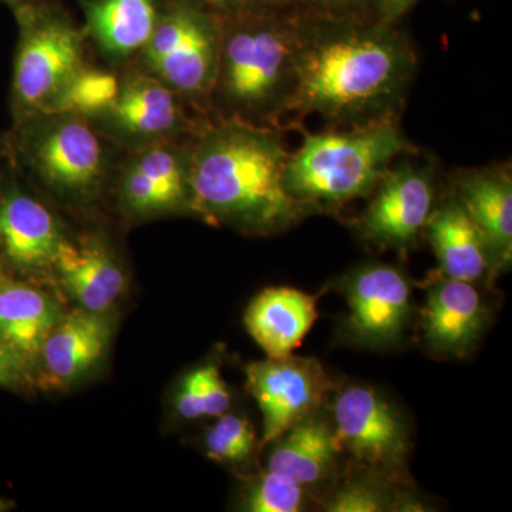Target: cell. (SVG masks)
Returning a JSON list of instances; mask_svg holds the SVG:
<instances>
[{
    "label": "cell",
    "mask_w": 512,
    "mask_h": 512,
    "mask_svg": "<svg viewBox=\"0 0 512 512\" xmlns=\"http://www.w3.org/2000/svg\"><path fill=\"white\" fill-rule=\"evenodd\" d=\"M296 84L288 116L318 114L330 127L399 119L417 55L393 25L296 22Z\"/></svg>",
    "instance_id": "1"
},
{
    "label": "cell",
    "mask_w": 512,
    "mask_h": 512,
    "mask_svg": "<svg viewBox=\"0 0 512 512\" xmlns=\"http://www.w3.org/2000/svg\"><path fill=\"white\" fill-rule=\"evenodd\" d=\"M190 144V212L244 234L271 235L318 214L285 188L278 130L210 116Z\"/></svg>",
    "instance_id": "2"
},
{
    "label": "cell",
    "mask_w": 512,
    "mask_h": 512,
    "mask_svg": "<svg viewBox=\"0 0 512 512\" xmlns=\"http://www.w3.org/2000/svg\"><path fill=\"white\" fill-rule=\"evenodd\" d=\"M222 18L211 116L278 130L295 92L296 22L271 18L262 9Z\"/></svg>",
    "instance_id": "3"
},
{
    "label": "cell",
    "mask_w": 512,
    "mask_h": 512,
    "mask_svg": "<svg viewBox=\"0 0 512 512\" xmlns=\"http://www.w3.org/2000/svg\"><path fill=\"white\" fill-rule=\"evenodd\" d=\"M412 153L399 119L306 134L289 153L285 188L316 212L335 210L369 195L394 161Z\"/></svg>",
    "instance_id": "4"
},
{
    "label": "cell",
    "mask_w": 512,
    "mask_h": 512,
    "mask_svg": "<svg viewBox=\"0 0 512 512\" xmlns=\"http://www.w3.org/2000/svg\"><path fill=\"white\" fill-rule=\"evenodd\" d=\"M5 136L9 157L23 177L70 204L94 200L119 164L113 144L92 121L72 111H42L13 121Z\"/></svg>",
    "instance_id": "5"
},
{
    "label": "cell",
    "mask_w": 512,
    "mask_h": 512,
    "mask_svg": "<svg viewBox=\"0 0 512 512\" xmlns=\"http://www.w3.org/2000/svg\"><path fill=\"white\" fill-rule=\"evenodd\" d=\"M15 10L18 45L10 83L12 121L53 111L86 66L83 29L62 10L35 0Z\"/></svg>",
    "instance_id": "6"
},
{
    "label": "cell",
    "mask_w": 512,
    "mask_h": 512,
    "mask_svg": "<svg viewBox=\"0 0 512 512\" xmlns=\"http://www.w3.org/2000/svg\"><path fill=\"white\" fill-rule=\"evenodd\" d=\"M224 18L195 0H171L161 8L153 35L133 64L211 116L220 63Z\"/></svg>",
    "instance_id": "7"
},
{
    "label": "cell",
    "mask_w": 512,
    "mask_h": 512,
    "mask_svg": "<svg viewBox=\"0 0 512 512\" xmlns=\"http://www.w3.org/2000/svg\"><path fill=\"white\" fill-rule=\"evenodd\" d=\"M198 113L180 94L131 63L123 67L110 106L89 120L127 153L161 141L187 140L210 117Z\"/></svg>",
    "instance_id": "8"
},
{
    "label": "cell",
    "mask_w": 512,
    "mask_h": 512,
    "mask_svg": "<svg viewBox=\"0 0 512 512\" xmlns=\"http://www.w3.org/2000/svg\"><path fill=\"white\" fill-rule=\"evenodd\" d=\"M66 238L55 214L23 183L6 147L0 161V274L26 278L53 271Z\"/></svg>",
    "instance_id": "9"
},
{
    "label": "cell",
    "mask_w": 512,
    "mask_h": 512,
    "mask_svg": "<svg viewBox=\"0 0 512 512\" xmlns=\"http://www.w3.org/2000/svg\"><path fill=\"white\" fill-rule=\"evenodd\" d=\"M414 154V153H412ZM410 154L392 165L357 221V234L380 249L406 251L419 242L436 198V168L431 161L410 160Z\"/></svg>",
    "instance_id": "10"
},
{
    "label": "cell",
    "mask_w": 512,
    "mask_h": 512,
    "mask_svg": "<svg viewBox=\"0 0 512 512\" xmlns=\"http://www.w3.org/2000/svg\"><path fill=\"white\" fill-rule=\"evenodd\" d=\"M333 429L340 450L367 470L392 478L406 463L410 439L403 416L372 387L352 384L338 394Z\"/></svg>",
    "instance_id": "11"
},
{
    "label": "cell",
    "mask_w": 512,
    "mask_h": 512,
    "mask_svg": "<svg viewBox=\"0 0 512 512\" xmlns=\"http://www.w3.org/2000/svg\"><path fill=\"white\" fill-rule=\"evenodd\" d=\"M249 393L262 413V446L319 412L330 390L325 369L313 357H266L245 367Z\"/></svg>",
    "instance_id": "12"
},
{
    "label": "cell",
    "mask_w": 512,
    "mask_h": 512,
    "mask_svg": "<svg viewBox=\"0 0 512 512\" xmlns=\"http://www.w3.org/2000/svg\"><path fill=\"white\" fill-rule=\"evenodd\" d=\"M190 138L127 151L114 174L127 214L150 218L190 212Z\"/></svg>",
    "instance_id": "13"
},
{
    "label": "cell",
    "mask_w": 512,
    "mask_h": 512,
    "mask_svg": "<svg viewBox=\"0 0 512 512\" xmlns=\"http://www.w3.org/2000/svg\"><path fill=\"white\" fill-rule=\"evenodd\" d=\"M346 299L348 329L356 342L386 346L400 338L410 315V284L396 266L357 269L346 284Z\"/></svg>",
    "instance_id": "14"
},
{
    "label": "cell",
    "mask_w": 512,
    "mask_h": 512,
    "mask_svg": "<svg viewBox=\"0 0 512 512\" xmlns=\"http://www.w3.org/2000/svg\"><path fill=\"white\" fill-rule=\"evenodd\" d=\"M111 322L106 313L80 308L60 316L40 349V382L63 389L79 380L109 348Z\"/></svg>",
    "instance_id": "15"
},
{
    "label": "cell",
    "mask_w": 512,
    "mask_h": 512,
    "mask_svg": "<svg viewBox=\"0 0 512 512\" xmlns=\"http://www.w3.org/2000/svg\"><path fill=\"white\" fill-rule=\"evenodd\" d=\"M84 15V36L111 69L134 63L160 18L157 0H76Z\"/></svg>",
    "instance_id": "16"
},
{
    "label": "cell",
    "mask_w": 512,
    "mask_h": 512,
    "mask_svg": "<svg viewBox=\"0 0 512 512\" xmlns=\"http://www.w3.org/2000/svg\"><path fill=\"white\" fill-rule=\"evenodd\" d=\"M53 272L80 308L106 313L126 288V275L106 241L94 235L70 241L57 254Z\"/></svg>",
    "instance_id": "17"
},
{
    "label": "cell",
    "mask_w": 512,
    "mask_h": 512,
    "mask_svg": "<svg viewBox=\"0 0 512 512\" xmlns=\"http://www.w3.org/2000/svg\"><path fill=\"white\" fill-rule=\"evenodd\" d=\"M487 322V308L476 284L439 279L427 296L423 330L427 343L440 353L463 356L473 348Z\"/></svg>",
    "instance_id": "18"
},
{
    "label": "cell",
    "mask_w": 512,
    "mask_h": 512,
    "mask_svg": "<svg viewBox=\"0 0 512 512\" xmlns=\"http://www.w3.org/2000/svg\"><path fill=\"white\" fill-rule=\"evenodd\" d=\"M457 200L483 232L495 268L510 265L512 252V177L510 167L461 171L454 181Z\"/></svg>",
    "instance_id": "19"
},
{
    "label": "cell",
    "mask_w": 512,
    "mask_h": 512,
    "mask_svg": "<svg viewBox=\"0 0 512 512\" xmlns=\"http://www.w3.org/2000/svg\"><path fill=\"white\" fill-rule=\"evenodd\" d=\"M318 319L315 296L289 288H268L245 311V328L266 357L293 355Z\"/></svg>",
    "instance_id": "20"
},
{
    "label": "cell",
    "mask_w": 512,
    "mask_h": 512,
    "mask_svg": "<svg viewBox=\"0 0 512 512\" xmlns=\"http://www.w3.org/2000/svg\"><path fill=\"white\" fill-rule=\"evenodd\" d=\"M441 274L446 278L477 284L493 271V258L483 232L451 194L433 208L426 227Z\"/></svg>",
    "instance_id": "21"
},
{
    "label": "cell",
    "mask_w": 512,
    "mask_h": 512,
    "mask_svg": "<svg viewBox=\"0 0 512 512\" xmlns=\"http://www.w3.org/2000/svg\"><path fill=\"white\" fill-rule=\"evenodd\" d=\"M62 313L55 301L20 278L0 274V340L25 365H35L40 349Z\"/></svg>",
    "instance_id": "22"
},
{
    "label": "cell",
    "mask_w": 512,
    "mask_h": 512,
    "mask_svg": "<svg viewBox=\"0 0 512 512\" xmlns=\"http://www.w3.org/2000/svg\"><path fill=\"white\" fill-rule=\"evenodd\" d=\"M274 444L268 458V470L306 488L326 480L342 453L333 424L319 412L299 421Z\"/></svg>",
    "instance_id": "23"
},
{
    "label": "cell",
    "mask_w": 512,
    "mask_h": 512,
    "mask_svg": "<svg viewBox=\"0 0 512 512\" xmlns=\"http://www.w3.org/2000/svg\"><path fill=\"white\" fill-rule=\"evenodd\" d=\"M229 406L231 392L220 369L212 363L188 373L175 396V409L185 420L220 417Z\"/></svg>",
    "instance_id": "24"
},
{
    "label": "cell",
    "mask_w": 512,
    "mask_h": 512,
    "mask_svg": "<svg viewBox=\"0 0 512 512\" xmlns=\"http://www.w3.org/2000/svg\"><path fill=\"white\" fill-rule=\"evenodd\" d=\"M120 74L117 70L99 69L89 63L69 84L53 111H72L93 119L110 106L119 92Z\"/></svg>",
    "instance_id": "25"
},
{
    "label": "cell",
    "mask_w": 512,
    "mask_h": 512,
    "mask_svg": "<svg viewBox=\"0 0 512 512\" xmlns=\"http://www.w3.org/2000/svg\"><path fill=\"white\" fill-rule=\"evenodd\" d=\"M306 494L302 484L266 470L249 484L244 508L251 512H298L305 508Z\"/></svg>",
    "instance_id": "26"
},
{
    "label": "cell",
    "mask_w": 512,
    "mask_h": 512,
    "mask_svg": "<svg viewBox=\"0 0 512 512\" xmlns=\"http://www.w3.org/2000/svg\"><path fill=\"white\" fill-rule=\"evenodd\" d=\"M208 457L220 463H242L254 451L256 437L251 423L238 414L224 413L205 434Z\"/></svg>",
    "instance_id": "27"
},
{
    "label": "cell",
    "mask_w": 512,
    "mask_h": 512,
    "mask_svg": "<svg viewBox=\"0 0 512 512\" xmlns=\"http://www.w3.org/2000/svg\"><path fill=\"white\" fill-rule=\"evenodd\" d=\"M383 474L363 476L346 481L336 488L325 503L330 512H380L393 510L392 493L382 483ZM387 478V477H386Z\"/></svg>",
    "instance_id": "28"
},
{
    "label": "cell",
    "mask_w": 512,
    "mask_h": 512,
    "mask_svg": "<svg viewBox=\"0 0 512 512\" xmlns=\"http://www.w3.org/2000/svg\"><path fill=\"white\" fill-rule=\"evenodd\" d=\"M29 380L28 366L0 340V387L18 390Z\"/></svg>",
    "instance_id": "29"
},
{
    "label": "cell",
    "mask_w": 512,
    "mask_h": 512,
    "mask_svg": "<svg viewBox=\"0 0 512 512\" xmlns=\"http://www.w3.org/2000/svg\"><path fill=\"white\" fill-rule=\"evenodd\" d=\"M195 2L201 3L205 8L214 10L218 15L232 16L262 9L269 0H195Z\"/></svg>",
    "instance_id": "30"
},
{
    "label": "cell",
    "mask_w": 512,
    "mask_h": 512,
    "mask_svg": "<svg viewBox=\"0 0 512 512\" xmlns=\"http://www.w3.org/2000/svg\"><path fill=\"white\" fill-rule=\"evenodd\" d=\"M416 2L419 0H382L379 10H377L380 22L393 25L396 20L402 18L407 10L416 5Z\"/></svg>",
    "instance_id": "31"
},
{
    "label": "cell",
    "mask_w": 512,
    "mask_h": 512,
    "mask_svg": "<svg viewBox=\"0 0 512 512\" xmlns=\"http://www.w3.org/2000/svg\"><path fill=\"white\" fill-rule=\"evenodd\" d=\"M366 0H320L319 5L328 6V8H355L362 5ZM382 3V0H380ZM380 6V5H379Z\"/></svg>",
    "instance_id": "32"
},
{
    "label": "cell",
    "mask_w": 512,
    "mask_h": 512,
    "mask_svg": "<svg viewBox=\"0 0 512 512\" xmlns=\"http://www.w3.org/2000/svg\"><path fill=\"white\" fill-rule=\"evenodd\" d=\"M0 2L6 3L10 8L16 9L19 6L25 5V3L32 2V0H0Z\"/></svg>",
    "instance_id": "33"
},
{
    "label": "cell",
    "mask_w": 512,
    "mask_h": 512,
    "mask_svg": "<svg viewBox=\"0 0 512 512\" xmlns=\"http://www.w3.org/2000/svg\"><path fill=\"white\" fill-rule=\"evenodd\" d=\"M6 156V136L0 134V161Z\"/></svg>",
    "instance_id": "34"
}]
</instances>
